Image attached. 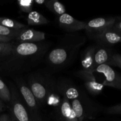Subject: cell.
<instances>
[{
    "instance_id": "obj_4",
    "label": "cell",
    "mask_w": 121,
    "mask_h": 121,
    "mask_svg": "<svg viewBox=\"0 0 121 121\" xmlns=\"http://www.w3.org/2000/svg\"><path fill=\"white\" fill-rule=\"evenodd\" d=\"M15 86L22 98L27 109L33 121H44L41 116L40 106L30 89L27 82L21 78L16 77Z\"/></svg>"
},
{
    "instance_id": "obj_21",
    "label": "cell",
    "mask_w": 121,
    "mask_h": 121,
    "mask_svg": "<svg viewBox=\"0 0 121 121\" xmlns=\"http://www.w3.org/2000/svg\"><path fill=\"white\" fill-rule=\"evenodd\" d=\"M17 4L21 11L28 14L33 11L34 2V0H18Z\"/></svg>"
},
{
    "instance_id": "obj_15",
    "label": "cell",
    "mask_w": 121,
    "mask_h": 121,
    "mask_svg": "<svg viewBox=\"0 0 121 121\" xmlns=\"http://www.w3.org/2000/svg\"><path fill=\"white\" fill-rule=\"evenodd\" d=\"M96 45H91L86 47L81 56V64L82 70L93 73L94 69V53Z\"/></svg>"
},
{
    "instance_id": "obj_28",
    "label": "cell",
    "mask_w": 121,
    "mask_h": 121,
    "mask_svg": "<svg viewBox=\"0 0 121 121\" xmlns=\"http://www.w3.org/2000/svg\"><path fill=\"white\" fill-rule=\"evenodd\" d=\"M47 1V0H46ZM46 0H34V4L41 5H44L46 2Z\"/></svg>"
},
{
    "instance_id": "obj_5",
    "label": "cell",
    "mask_w": 121,
    "mask_h": 121,
    "mask_svg": "<svg viewBox=\"0 0 121 121\" xmlns=\"http://www.w3.org/2000/svg\"><path fill=\"white\" fill-rule=\"evenodd\" d=\"M69 102L78 121L93 119L98 114L99 106L85 93H83L79 98L72 99Z\"/></svg>"
},
{
    "instance_id": "obj_2",
    "label": "cell",
    "mask_w": 121,
    "mask_h": 121,
    "mask_svg": "<svg viewBox=\"0 0 121 121\" xmlns=\"http://www.w3.org/2000/svg\"><path fill=\"white\" fill-rule=\"evenodd\" d=\"M27 83L40 107L51 105L56 108L62 96L58 92L57 79L48 72L37 70L30 73Z\"/></svg>"
},
{
    "instance_id": "obj_23",
    "label": "cell",
    "mask_w": 121,
    "mask_h": 121,
    "mask_svg": "<svg viewBox=\"0 0 121 121\" xmlns=\"http://www.w3.org/2000/svg\"><path fill=\"white\" fill-rule=\"evenodd\" d=\"M108 65L111 66H115L121 69V54L113 53Z\"/></svg>"
},
{
    "instance_id": "obj_17",
    "label": "cell",
    "mask_w": 121,
    "mask_h": 121,
    "mask_svg": "<svg viewBox=\"0 0 121 121\" xmlns=\"http://www.w3.org/2000/svg\"><path fill=\"white\" fill-rule=\"evenodd\" d=\"M44 5L52 13L58 16L66 13V9L64 5L57 0H47Z\"/></svg>"
},
{
    "instance_id": "obj_8",
    "label": "cell",
    "mask_w": 121,
    "mask_h": 121,
    "mask_svg": "<svg viewBox=\"0 0 121 121\" xmlns=\"http://www.w3.org/2000/svg\"><path fill=\"white\" fill-rule=\"evenodd\" d=\"M95 72L103 74L105 77L102 84L104 86L113 87L121 90V74L112 69L108 65H102L98 66Z\"/></svg>"
},
{
    "instance_id": "obj_6",
    "label": "cell",
    "mask_w": 121,
    "mask_h": 121,
    "mask_svg": "<svg viewBox=\"0 0 121 121\" xmlns=\"http://www.w3.org/2000/svg\"><path fill=\"white\" fill-rule=\"evenodd\" d=\"M9 89L11 96L9 108L12 119L14 121H33L16 86L11 85Z\"/></svg>"
},
{
    "instance_id": "obj_25",
    "label": "cell",
    "mask_w": 121,
    "mask_h": 121,
    "mask_svg": "<svg viewBox=\"0 0 121 121\" xmlns=\"http://www.w3.org/2000/svg\"><path fill=\"white\" fill-rule=\"evenodd\" d=\"M0 121H14L10 115L7 114H2L0 115Z\"/></svg>"
},
{
    "instance_id": "obj_24",
    "label": "cell",
    "mask_w": 121,
    "mask_h": 121,
    "mask_svg": "<svg viewBox=\"0 0 121 121\" xmlns=\"http://www.w3.org/2000/svg\"><path fill=\"white\" fill-rule=\"evenodd\" d=\"M105 112L109 115H121V104L107 108L105 109Z\"/></svg>"
},
{
    "instance_id": "obj_14",
    "label": "cell",
    "mask_w": 121,
    "mask_h": 121,
    "mask_svg": "<svg viewBox=\"0 0 121 121\" xmlns=\"http://www.w3.org/2000/svg\"><path fill=\"white\" fill-rule=\"evenodd\" d=\"M113 53L108 46L96 45L94 53V69H95L102 65H108Z\"/></svg>"
},
{
    "instance_id": "obj_27",
    "label": "cell",
    "mask_w": 121,
    "mask_h": 121,
    "mask_svg": "<svg viewBox=\"0 0 121 121\" xmlns=\"http://www.w3.org/2000/svg\"><path fill=\"white\" fill-rule=\"evenodd\" d=\"M13 41L11 39L9 38L4 37L0 36V43H5V42H9V41Z\"/></svg>"
},
{
    "instance_id": "obj_3",
    "label": "cell",
    "mask_w": 121,
    "mask_h": 121,
    "mask_svg": "<svg viewBox=\"0 0 121 121\" xmlns=\"http://www.w3.org/2000/svg\"><path fill=\"white\" fill-rule=\"evenodd\" d=\"M86 41V37L78 32L66 33L60 38L57 46L47 54L46 61L48 66L60 69L69 65Z\"/></svg>"
},
{
    "instance_id": "obj_30",
    "label": "cell",
    "mask_w": 121,
    "mask_h": 121,
    "mask_svg": "<svg viewBox=\"0 0 121 121\" xmlns=\"http://www.w3.org/2000/svg\"></svg>"
},
{
    "instance_id": "obj_11",
    "label": "cell",
    "mask_w": 121,
    "mask_h": 121,
    "mask_svg": "<svg viewBox=\"0 0 121 121\" xmlns=\"http://www.w3.org/2000/svg\"><path fill=\"white\" fill-rule=\"evenodd\" d=\"M56 118L59 121H78L69 100L62 96L59 105L54 109Z\"/></svg>"
},
{
    "instance_id": "obj_22",
    "label": "cell",
    "mask_w": 121,
    "mask_h": 121,
    "mask_svg": "<svg viewBox=\"0 0 121 121\" xmlns=\"http://www.w3.org/2000/svg\"><path fill=\"white\" fill-rule=\"evenodd\" d=\"M16 31L17 30H15L10 29V28H7L4 26L0 25V36L9 38L14 40Z\"/></svg>"
},
{
    "instance_id": "obj_1",
    "label": "cell",
    "mask_w": 121,
    "mask_h": 121,
    "mask_svg": "<svg viewBox=\"0 0 121 121\" xmlns=\"http://www.w3.org/2000/svg\"><path fill=\"white\" fill-rule=\"evenodd\" d=\"M14 43L11 53L0 62V72L8 75H18L31 70L41 61L49 48V44L44 41Z\"/></svg>"
},
{
    "instance_id": "obj_26",
    "label": "cell",
    "mask_w": 121,
    "mask_h": 121,
    "mask_svg": "<svg viewBox=\"0 0 121 121\" xmlns=\"http://www.w3.org/2000/svg\"><path fill=\"white\" fill-rule=\"evenodd\" d=\"M113 27L121 30V18H118L117 21H116L115 24H114Z\"/></svg>"
},
{
    "instance_id": "obj_16",
    "label": "cell",
    "mask_w": 121,
    "mask_h": 121,
    "mask_svg": "<svg viewBox=\"0 0 121 121\" xmlns=\"http://www.w3.org/2000/svg\"><path fill=\"white\" fill-rule=\"evenodd\" d=\"M27 21V24L30 26H41L49 22V21L43 14L35 11H32L28 13Z\"/></svg>"
},
{
    "instance_id": "obj_13",
    "label": "cell",
    "mask_w": 121,
    "mask_h": 121,
    "mask_svg": "<svg viewBox=\"0 0 121 121\" xmlns=\"http://www.w3.org/2000/svg\"><path fill=\"white\" fill-rule=\"evenodd\" d=\"M57 21L59 26L67 33H76L85 30L87 22L76 20L66 13L59 16Z\"/></svg>"
},
{
    "instance_id": "obj_7",
    "label": "cell",
    "mask_w": 121,
    "mask_h": 121,
    "mask_svg": "<svg viewBox=\"0 0 121 121\" xmlns=\"http://www.w3.org/2000/svg\"><path fill=\"white\" fill-rule=\"evenodd\" d=\"M117 17H99L86 22L85 30L90 38L93 39L106 30L113 27Z\"/></svg>"
},
{
    "instance_id": "obj_29",
    "label": "cell",
    "mask_w": 121,
    "mask_h": 121,
    "mask_svg": "<svg viewBox=\"0 0 121 121\" xmlns=\"http://www.w3.org/2000/svg\"><path fill=\"white\" fill-rule=\"evenodd\" d=\"M4 106V105L3 102L1 100H0V112H2V111L3 110Z\"/></svg>"
},
{
    "instance_id": "obj_20",
    "label": "cell",
    "mask_w": 121,
    "mask_h": 121,
    "mask_svg": "<svg viewBox=\"0 0 121 121\" xmlns=\"http://www.w3.org/2000/svg\"><path fill=\"white\" fill-rule=\"evenodd\" d=\"M11 92L9 87L0 79V100L9 104L11 100Z\"/></svg>"
},
{
    "instance_id": "obj_10",
    "label": "cell",
    "mask_w": 121,
    "mask_h": 121,
    "mask_svg": "<svg viewBox=\"0 0 121 121\" xmlns=\"http://www.w3.org/2000/svg\"><path fill=\"white\" fill-rule=\"evenodd\" d=\"M46 39V34L44 32L37 31L33 28L27 27L18 30L16 31L13 41L19 43H38L43 41Z\"/></svg>"
},
{
    "instance_id": "obj_9",
    "label": "cell",
    "mask_w": 121,
    "mask_h": 121,
    "mask_svg": "<svg viewBox=\"0 0 121 121\" xmlns=\"http://www.w3.org/2000/svg\"><path fill=\"white\" fill-rule=\"evenodd\" d=\"M74 74L83 82L86 89L92 95H98L104 90V86L102 83L97 81L93 73L86 72L82 69L74 72Z\"/></svg>"
},
{
    "instance_id": "obj_19",
    "label": "cell",
    "mask_w": 121,
    "mask_h": 121,
    "mask_svg": "<svg viewBox=\"0 0 121 121\" xmlns=\"http://www.w3.org/2000/svg\"><path fill=\"white\" fill-rule=\"evenodd\" d=\"M14 41L0 43V62L11 53L14 47Z\"/></svg>"
},
{
    "instance_id": "obj_18",
    "label": "cell",
    "mask_w": 121,
    "mask_h": 121,
    "mask_svg": "<svg viewBox=\"0 0 121 121\" xmlns=\"http://www.w3.org/2000/svg\"><path fill=\"white\" fill-rule=\"evenodd\" d=\"M0 25L10 29L18 30L26 27V25L14 19L7 17H0Z\"/></svg>"
},
{
    "instance_id": "obj_12",
    "label": "cell",
    "mask_w": 121,
    "mask_h": 121,
    "mask_svg": "<svg viewBox=\"0 0 121 121\" xmlns=\"http://www.w3.org/2000/svg\"><path fill=\"white\" fill-rule=\"evenodd\" d=\"M98 44L105 46H112L121 42V30L112 27L93 38Z\"/></svg>"
}]
</instances>
